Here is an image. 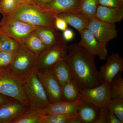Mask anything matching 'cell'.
<instances>
[{
    "label": "cell",
    "instance_id": "cell-1",
    "mask_svg": "<svg viewBox=\"0 0 123 123\" xmlns=\"http://www.w3.org/2000/svg\"><path fill=\"white\" fill-rule=\"evenodd\" d=\"M95 57L78 44L68 46L65 61L73 79L80 89L94 88L102 83L95 66Z\"/></svg>",
    "mask_w": 123,
    "mask_h": 123
},
{
    "label": "cell",
    "instance_id": "cell-2",
    "mask_svg": "<svg viewBox=\"0 0 123 123\" xmlns=\"http://www.w3.org/2000/svg\"><path fill=\"white\" fill-rule=\"evenodd\" d=\"M56 16L35 4L25 2L18 5L12 12L6 16L35 26L51 25L55 27Z\"/></svg>",
    "mask_w": 123,
    "mask_h": 123
},
{
    "label": "cell",
    "instance_id": "cell-3",
    "mask_svg": "<svg viewBox=\"0 0 123 123\" xmlns=\"http://www.w3.org/2000/svg\"><path fill=\"white\" fill-rule=\"evenodd\" d=\"M38 56L29 50L24 43H21L12 62L4 70L25 80L37 69Z\"/></svg>",
    "mask_w": 123,
    "mask_h": 123
},
{
    "label": "cell",
    "instance_id": "cell-4",
    "mask_svg": "<svg viewBox=\"0 0 123 123\" xmlns=\"http://www.w3.org/2000/svg\"><path fill=\"white\" fill-rule=\"evenodd\" d=\"M23 88L32 108L39 110L51 103L48 95L39 79L36 70L24 80Z\"/></svg>",
    "mask_w": 123,
    "mask_h": 123
},
{
    "label": "cell",
    "instance_id": "cell-5",
    "mask_svg": "<svg viewBox=\"0 0 123 123\" xmlns=\"http://www.w3.org/2000/svg\"><path fill=\"white\" fill-rule=\"evenodd\" d=\"M24 80L6 70L0 71V94L18 100L31 107L23 90Z\"/></svg>",
    "mask_w": 123,
    "mask_h": 123
},
{
    "label": "cell",
    "instance_id": "cell-6",
    "mask_svg": "<svg viewBox=\"0 0 123 123\" xmlns=\"http://www.w3.org/2000/svg\"><path fill=\"white\" fill-rule=\"evenodd\" d=\"M38 27L6 16L4 17L0 24V33L21 43Z\"/></svg>",
    "mask_w": 123,
    "mask_h": 123
},
{
    "label": "cell",
    "instance_id": "cell-7",
    "mask_svg": "<svg viewBox=\"0 0 123 123\" xmlns=\"http://www.w3.org/2000/svg\"><path fill=\"white\" fill-rule=\"evenodd\" d=\"M68 51L67 42L47 48L38 55L36 69L50 68L58 62L65 60Z\"/></svg>",
    "mask_w": 123,
    "mask_h": 123
},
{
    "label": "cell",
    "instance_id": "cell-8",
    "mask_svg": "<svg viewBox=\"0 0 123 123\" xmlns=\"http://www.w3.org/2000/svg\"><path fill=\"white\" fill-rule=\"evenodd\" d=\"M36 72L48 95L51 103L63 101L62 87L53 75L51 68L36 69Z\"/></svg>",
    "mask_w": 123,
    "mask_h": 123
},
{
    "label": "cell",
    "instance_id": "cell-9",
    "mask_svg": "<svg viewBox=\"0 0 123 123\" xmlns=\"http://www.w3.org/2000/svg\"><path fill=\"white\" fill-rule=\"evenodd\" d=\"M80 98L99 108L107 107L111 99L110 84L103 82L94 88L80 90Z\"/></svg>",
    "mask_w": 123,
    "mask_h": 123
},
{
    "label": "cell",
    "instance_id": "cell-10",
    "mask_svg": "<svg viewBox=\"0 0 123 123\" xmlns=\"http://www.w3.org/2000/svg\"><path fill=\"white\" fill-rule=\"evenodd\" d=\"M87 29L99 42L106 46L118 36L115 24L104 22L95 18H91Z\"/></svg>",
    "mask_w": 123,
    "mask_h": 123
},
{
    "label": "cell",
    "instance_id": "cell-11",
    "mask_svg": "<svg viewBox=\"0 0 123 123\" xmlns=\"http://www.w3.org/2000/svg\"><path fill=\"white\" fill-rule=\"evenodd\" d=\"M80 40L78 44L92 55L99 59H106L108 55L106 46L101 43L88 29L80 33Z\"/></svg>",
    "mask_w": 123,
    "mask_h": 123
},
{
    "label": "cell",
    "instance_id": "cell-12",
    "mask_svg": "<svg viewBox=\"0 0 123 123\" xmlns=\"http://www.w3.org/2000/svg\"><path fill=\"white\" fill-rule=\"evenodd\" d=\"M106 62L100 68L99 75L102 83L110 84L115 76L123 70V59L118 53L107 56Z\"/></svg>",
    "mask_w": 123,
    "mask_h": 123
},
{
    "label": "cell",
    "instance_id": "cell-13",
    "mask_svg": "<svg viewBox=\"0 0 123 123\" xmlns=\"http://www.w3.org/2000/svg\"><path fill=\"white\" fill-rule=\"evenodd\" d=\"M31 107L12 99L0 106V123H12Z\"/></svg>",
    "mask_w": 123,
    "mask_h": 123
},
{
    "label": "cell",
    "instance_id": "cell-14",
    "mask_svg": "<svg viewBox=\"0 0 123 123\" xmlns=\"http://www.w3.org/2000/svg\"><path fill=\"white\" fill-rule=\"evenodd\" d=\"M82 103V99L74 102L64 101L55 103H50L48 105L37 110L40 114H57L61 115L77 114L79 105Z\"/></svg>",
    "mask_w": 123,
    "mask_h": 123
},
{
    "label": "cell",
    "instance_id": "cell-15",
    "mask_svg": "<svg viewBox=\"0 0 123 123\" xmlns=\"http://www.w3.org/2000/svg\"><path fill=\"white\" fill-rule=\"evenodd\" d=\"M58 30L53 26H38L34 31L40 39L47 47L66 42Z\"/></svg>",
    "mask_w": 123,
    "mask_h": 123
},
{
    "label": "cell",
    "instance_id": "cell-16",
    "mask_svg": "<svg viewBox=\"0 0 123 123\" xmlns=\"http://www.w3.org/2000/svg\"><path fill=\"white\" fill-rule=\"evenodd\" d=\"M80 0H52L42 8L56 15L69 12L79 11Z\"/></svg>",
    "mask_w": 123,
    "mask_h": 123
},
{
    "label": "cell",
    "instance_id": "cell-17",
    "mask_svg": "<svg viewBox=\"0 0 123 123\" xmlns=\"http://www.w3.org/2000/svg\"><path fill=\"white\" fill-rule=\"evenodd\" d=\"M95 18L104 22L115 24L123 20V7L112 8L99 5Z\"/></svg>",
    "mask_w": 123,
    "mask_h": 123
},
{
    "label": "cell",
    "instance_id": "cell-18",
    "mask_svg": "<svg viewBox=\"0 0 123 123\" xmlns=\"http://www.w3.org/2000/svg\"><path fill=\"white\" fill-rule=\"evenodd\" d=\"M56 15L63 18L68 25L76 30L79 33L88 28L91 19L79 11L64 13Z\"/></svg>",
    "mask_w": 123,
    "mask_h": 123
},
{
    "label": "cell",
    "instance_id": "cell-19",
    "mask_svg": "<svg viewBox=\"0 0 123 123\" xmlns=\"http://www.w3.org/2000/svg\"><path fill=\"white\" fill-rule=\"evenodd\" d=\"M81 99L82 103L78 110L81 123H96L99 115V108L93 104Z\"/></svg>",
    "mask_w": 123,
    "mask_h": 123
},
{
    "label": "cell",
    "instance_id": "cell-20",
    "mask_svg": "<svg viewBox=\"0 0 123 123\" xmlns=\"http://www.w3.org/2000/svg\"><path fill=\"white\" fill-rule=\"evenodd\" d=\"M51 68L53 75L62 87L66 82L73 79L65 60L58 62Z\"/></svg>",
    "mask_w": 123,
    "mask_h": 123
},
{
    "label": "cell",
    "instance_id": "cell-21",
    "mask_svg": "<svg viewBox=\"0 0 123 123\" xmlns=\"http://www.w3.org/2000/svg\"><path fill=\"white\" fill-rule=\"evenodd\" d=\"M80 88L73 80L71 79L62 86L63 100L67 102H74L80 98Z\"/></svg>",
    "mask_w": 123,
    "mask_h": 123
},
{
    "label": "cell",
    "instance_id": "cell-22",
    "mask_svg": "<svg viewBox=\"0 0 123 123\" xmlns=\"http://www.w3.org/2000/svg\"><path fill=\"white\" fill-rule=\"evenodd\" d=\"M23 43L29 50L38 55L41 54L47 48L35 33L34 31L27 36Z\"/></svg>",
    "mask_w": 123,
    "mask_h": 123
},
{
    "label": "cell",
    "instance_id": "cell-23",
    "mask_svg": "<svg viewBox=\"0 0 123 123\" xmlns=\"http://www.w3.org/2000/svg\"><path fill=\"white\" fill-rule=\"evenodd\" d=\"M99 0H80L79 11L90 18H95Z\"/></svg>",
    "mask_w": 123,
    "mask_h": 123
},
{
    "label": "cell",
    "instance_id": "cell-24",
    "mask_svg": "<svg viewBox=\"0 0 123 123\" xmlns=\"http://www.w3.org/2000/svg\"><path fill=\"white\" fill-rule=\"evenodd\" d=\"M111 98H123V79L119 73L112 79L110 84Z\"/></svg>",
    "mask_w": 123,
    "mask_h": 123
},
{
    "label": "cell",
    "instance_id": "cell-25",
    "mask_svg": "<svg viewBox=\"0 0 123 123\" xmlns=\"http://www.w3.org/2000/svg\"><path fill=\"white\" fill-rule=\"evenodd\" d=\"M20 43L12 38L0 33V51L10 53L16 52Z\"/></svg>",
    "mask_w": 123,
    "mask_h": 123
},
{
    "label": "cell",
    "instance_id": "cell-26",
    "mask_svg": "<svg viewBox=\"0 0 123 123\" xmlns=\"http://www.w3.org/2000/svg\"><path fill=\"white\" fill-rule=\"evenodd\" d=\"M78 115L40 114L41 123H68L70 119Z\"/></svg>",
    "mask_w": 123,
    "mask_h": 123
},
{
    "label": "cell",
    "instance_id": "cell-27",
    "mask_svg": "<svg viewBox=\"0 0 123 123\" xmlns=\"http://www.w3.org/2000/svg\"><path fill=\"white\" fill-rule=\"evenodd\" d=\"M12 123H41L40 114L36 109L30 108L22 115Z\"/></svg>",
    "mask_w": 123,
    "mask_h": 123
},
{
    "label": "cell",
    "instance_id": "cell-28",
    "mask_svg": "<svg viewBox=\"0 0 123 123\" xmlns=\"http://www.w3.org/2000/svg\"><path fill=\"white\" fill-rule=\"evenodd\" d=\"M107 107L109 111L114 113L123 123V98L111 99Z\"/></svg>",
    "mask_w": 123,
    "mask_h": 123
},
{
    "label": "cell",
    "instance_id": "cell-29",
    "mask_svg": "<svg viewBox=\"0 0 123 123\" xmlns=\"http://www.w3.org/2000/svg\"><path fill=\"white\" fill-rule=\"evenodd\" d=\"M18 5L15 0H0V13L4 17L7 16Z\"/></svg>",
    "mask_w": 123,
    "mask_h": 123
},
{
    "label": "cell",
    "instance_id": "cell-30",
    "mask_svg": "<svg viewBox=\"0 0 123 123\" xmlns=\"http://www.w3.org/2000/svg\"><path fill=\"white\" fill-rule=\"evenodd\" d=\"M16 52L8 53L0 51V71L5 70L10 65Z\"/></svg>",
    "mask_w": 123,
    "mask_h": 123
},
{
    "label": "cell",
    "instance_id": "cell-31",
    "mask_svg": "<svg viewBox=\"0 0 123 123\" xmlns=\"http://www.w3.org/2000/svg\"><path fill=\"white\" fill-rule=\"evenodd\" d=\"M99 4L112 8L123 7V0H99Z\"/></svg>",
    "mask_w": 123,
    "mask_h": 123
},
{
    "label": "cell",
    "instance_id": "cell-32",
    "mask_svg": "<svg viewBox=\"0 0 123 123\" xmlns=\"http://www.w3.org/2000/svg\"><path fill=\"white\" fill-rule=\"evenodd\" d=\"M109 112L107 107L99 108V115L96 123H106L107 117Z\"/></svg>",
    "mask_w": 123,
    "mask_h": 123
},
{
    "label": "cell",
    "instance_id": "cell-33",
    "mask_svg": "<svg viewBox=\"0 0 123 123\" xmlns=\"http://www.w3.org/2000/svg\"><path fill=\"white\" fill-rule=\"evenodd\" d=\"M68 24L63 18L56 15L55 18V27L58 30L64 31L68 28Z\"/></svg>",
    "mask_w": 123,
    "mask_h": 123
},
{
    "label": "cell",
    "instance_id": "cell-34",
    "mask_svg": "<svg viewBox=\"0 0 123 123\" xmlns=\"http://www.w3.org/2000/svg\"><path fill=\"white\" fill-rule=\"evenodd\" d=\"M62 36L65 42H69L72 40L74 38V32L72 30L68 28L65 30L63 31Z\"/></svg>",
    "mask_w": 123,
    "mask_h": 123
},
{
    "label": "cell",
    "instance_id": "cell-35",
    "mask_svg": "<svg viewBox=\"0 0 123 123\" xmlns=\"http://www.w3.org/2000/svg\"><path fill=\"white\" fill-rule=\"evenodd\" d=\"M106 123H123L112 112L109 111L107 117Z\"/></svg>",
    "mask_w": 123,
    "mask_h": 123
},
{
    "label": "cell",
    "instance_id": "cell-36",
    "mask_svg": "<svg viewBox=\"0 0 123 123\" xmlns=\"http://www.w3.org/2000/svg\"><path fill=\"white\" fill-rule=\"evenodd\" d=\"M52 0H35V4L38 6L42 8L45 5L50 2Z\"/></svg>",
    "mask_w": 123,
    "mask_h": 123
},
{
    "label": "cell",
    "instance_id": "cell-37",
    "mask_svg": "<svg viewBox=\"0 0 123 123\" xmlns=\"http://www.w3.org/2000/svg\"><path fill=\"white\" fill-rule=\"evenodd\" d=\"M12 99L13 98H12L5 96L0 94V106Z\"/></svg>",
    "mask_w": 123,
    "mask_h": 123
},
{
    "label": "cell",
    "instance_id": "cell-38",
    "mask_svg": "<svg viewBox=\"0 0 123 123\" xmlns=\"http://www.w3.org/2000/svg\"><path fill=\"white\" fill-rule=\"evenodd\" d=\"M15 1L18 5L25 2H26V0H15Z\"/></svg>",
    "mask_w": 123,
    "mask_h": 123
},
{
    "label": "cell",
    "instance_id": "cell-39",
    "mask_svg": "<svg viewBox=\"0 0 123 123\" xmlns=\"http://www.w3.org/2000/svg\"><path fill=\"white\" fill-rule=\"evenodd\" d=\"M35 0H26V2L31 3V4H34Z\"/></svg>",
    "mask_w": 123,
    "mask_h": 123
}]
</instances>
